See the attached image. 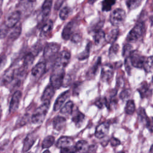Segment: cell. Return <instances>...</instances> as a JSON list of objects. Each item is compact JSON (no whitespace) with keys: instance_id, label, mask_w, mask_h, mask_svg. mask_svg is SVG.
<instances>
[{"instance_id":"6da1fadb","label":"cell","mask_w":153,"mask_h":153,"mask_svg":"<svg viewBox=\"0 0 153 153\" xmlns=\"http://www.w3.org/2000/svg\"><path fill=\"white\" fill-rule=\"evenodd\" d=\"M50 106V102H45L36 108L31 117L32 123L35 124H41L45 118Z\"/></svg>"},{"instance_id":"7a4b0ae2","label":"cell","mask_w":153,"mask_h":153,"mask_svg":"<svg viewBox=\"0 0 153 153\" xmlns=\"http://www.w3.org/2000/svg\"><path fill=\"white\" fill-rule=\"evenodd\" d=\"M145 31V24L143 22L137 23L128 32L126 40L128 42H134L139 41L143 36Z\"/></svg>"},{"instance_id":"3957f363","label":"cell","mask_w":153,"mask_h":153,"mask_svg":"<svg viewBox=\"0 0 153 153\" xmlns=\"http://www.w3.org/2000/svg\"><path fill=\"white\" fill-rule=\"evenodd\" d=\"M65 75V69L53 68V71L50 76V85L54 89L60 88L62 86Z\"/></svg>"},{"instance_id":"277c9868","label":"cell","mask_w":153,"mask_h":153,"mask_svg":"<svg viewBox=\"0 0 153 153\" xmlns=\"http://www.w3.org/2000/svg\"><path fill=\"white\" fill-rule=\"evenodd\" d=\"M71 59V53L68 50H63L56 57L53 66V68L65 69L68 65Z\"/></svg>"},{"instance_id":"5b68a950","label":"cell","mask_w":153,"mask_h":153,"mask_svg":"<svg viewBox=\"0 0 153 153\" xmlns=\"http://www.w3.org/2000/svg\"><path fill=\"white\" fill-rule=\"evenodd\" d=\"M126 18V14L125 11L122 8H116L111 14L109 21L113 26L118 27L124 23Z\"/></svg>"},{"instance_id":"8992f818","label":"cell","mask_w":153,"mask_h":153,"mask_svg":"<svg viewBox=\"0 0 153 153\" xmlns=\"http://www.w3.org/2000/svg\"><path fill=\"white\" fill-rule=\"evenodd\" d=\"M36 0H20L17 4V10L20 12L21 14H28L34 8Z\"/></svg>"},{"instance_id":"52a82bcc","label":"cell","mask_w":153,"mask_h":153,"mask_svg":"<svg viewBox=\"0 0 153 153\" xmlns=\"http://www.w3.org/2000/svg\"><path fill=\"white\" fill-rule=\"evenodd\" d=\"M128 57L132 66L136 68H142L146 57L142 56L139 51L137 50H132Z\"/></svg>"},{"instance_id":"ba28073f","label":"cell","mask_w":153,"mask_h":153,"mask_svg":"<svg viewBox=\"0 0 153 153\" xmlns=\"http://www.w3.org/2000/svg\"><path fill=\"white\" fill-rule=\"evenodd\" d=\"M59 44L54 42H50L46 44L43 51V57L45 60H49L54 57L60 50Z\"/></svg>"},{"instance_id":"9c48e42d","label":"cell","mask_w":153,"mask_h":153,"mask_svg":"<svg viewBox=\"0 0 153 153\" xmlns=\"http://www.w3.org/2000/svg\"><path fill=\"white\" fill-rule=\"evenodd\" d=\"M114 75V67L111 64H105L103 66L101 71L100 79L102 81L109 82Z\"/></svg>"},{"instance_id":"30bf717a","label":"cell","mask_w":153,"mask_h":153,"mask_svg":"<svg viewBox=\"0 0 153 153\" xmlns=\"http://www.w3.org/2000/svg\"><path fill=\"white\" fill-rule=\"evenodd\" d=\"M21 16L22 14L18 10H16L7 16L4 23L9 29L11 28L19 22Z\"/></svg>"},{"instance_id":"8fae6325","label":"cell","mask_w":153,"mask_h":153,"mask_svg":"<svg viewBox=\"0 0 153 153\" xmlns=\"http://www.w3.org/2000/svg\"><path fill=\"white\" fill-rule=\"evenodd\" d=\"M110 124L108 122H104L97 126L94 135L97 139H102L108 134Z\"/></svg>"},{"instance_id":"7c38bea8","label":"cell","mask_w":153,"mask_h":153,"mask_svg":"<svg viewBox=\"0 0 153 153\" xmlns=\"http://www.w3.org/2000/svg\"><path fill=\"white\" fill-rule=\"evenodd\" d=\"M21 98H22V92L19 90L16 91L13 94L11 101H10V106H9L10 112H14L17 110Z\"/></svg>"},{"instance_id":"4fadbf2b","label":"cell","mask_w":153,"mask_h":153,"mask_svg":"<svg viewBox=\"0 0 153 153\" xmlns=\"http://www.w3.org/2000/svg\"><path fill=\"white\" fill-rule=\"evenodd\" d=\"M37 135L35 133H31L27 135L26 138L23 141V152H27L33 146L37 139Z\"/></svg>"},{"instance_id":"5bb4252c","label":"cell","mask_w":153,"mask_h":153,"mask_svg":"<svg viewBox=\"0 0 153 153\" xmlns=\"http://www.w3.org/2000/svg\"><path fill=\"white\" fill-rule=\"evenodd\" d=\"M71 92L69 90L66 91L62 93L56 100L54 106H53V110L54 111H57V110L60 109L63 105L65 103L67 99H68L70 97Z\"/></svg>"},{"instance_id":"9a60e30c","label":"cell","mask_w":153,"mask_h":153,"mask_svg":"<svg viewBox=\"0 0 153 153\" xmlns=\"http://www.w3.org/2000/svg\"><path fill=\"white\" fill-rule=\"evenodd\" d=\"M46 71V64L41 62L38 63L32 69L31 74L35 78H39Z\"/></svg>"},{"instance_id":"2e32d148","label":"cell","mask_w":153,"mask_h":153,"mask_svg":"<svg viewBox=\"0 0 153 153\" xmlns=\"http://www.w3.org/2000/svg\"><path fill=\"white\" fill-rule=\"evenodd\" d=\"M73 143L74 140L72 137L68 136H62L57 140L56 145L58 148L61 149L72 147Z\"/></svg>"},{"instance_id":"e0dca14e","label":"cell","mask_w":153,"mask_h":153,"mask_svg":"<svg viewBox=\"0 0 153 153\" xmlns=\"http://www.w3.org/2000/svg\"><path fill=\"white\" fill-rule=\"evenodd\" d=\"M74 23L72 21L69 22L63 28L62 32V37L65 40H69L72 35L74 33Z\"/></svg>"},{"instance_id":"ac0fdd59","label":"cell","mask_w":153,"mask_h":153,"mask_svg":"<svg viewBox=\"0 0 153 153\" xmlns=\"http://www.w3.org/2000/svg\"><path fill=\"white\" fill-rule=\"evenodd\" d=\"M10 30H8V39L11 41H14L19 38L22 32V25L19 22L15 26L12 27Z\"/></svg>"},{"instance_id":"d6986e66","label":"cell","mask_w":153,"mask_h":153,"mask_svg":"<svg viewBox=\"0 0 153 153\" xmlns=\"http://www.w3.org/2000/svg\"><path fill=\"white\" fill-rule=\"evenodd\" d=\"M72 121L75 123L76 127H80L85 120L84 114L81 112L78 109H76L75 112L74 113L72 112Z\"/></svg>"},{"instance_id":"ffe728a7","label":"cell","mask_w":153,"mask_h":153,"mask_svg":"<svg viewBox=\"0 0 153 153\" xmlns=\"http://www.w3.org/2000/svg\"><path fill=\"white\" fill-rule=\"evenodd\" d=\"M137 91L140 93L142 98L148 97L152 93V88L146 82H143L137 88Z\"/></svg>"},{"instance_id":"44dd1931","label":"cell","mask_w":153,"mask_h":153,"mask_svg":"<svg viewBox=\"0 0 153 153\" xmlns=\"http://www.w3.org/2000/svg\"><path fill=\"white\" fill-rule=\"evenodd\" d=\"M66 123V118L61 116H57L54 117L52 121L54 129L57 131H61L65 127Z\"/></svg>"},{"instance_id":"7402d4cb","label":"cell","mask_w":153,"mask_h":153,"mask_svg":"<svg viewBox=\"0 0 153 153\" xmlns=\"http://www.w3.org/2000/svg\"><path fill=\"white\" fill-rule=\"evenodd\" d=\"M54 93H55V89L54 88V87H53L51 85H48L45 88V89L44 90L42 94V96L41 98V101L43 102H50V100L54 96Z\"/></svg>"},{"instance_id":"603a6c76","label":"cell","mask_w":153,"mask_h":153,"mask_svg":"<svg viewBox=\"0 0 153 153\" xmlns=\"http://www.w3.org/2000/svg\"><path fill=\"white\" fill-rule=\"evenodd\" d=\"M53 4V0H44L41 8V12L44 19H47L51 13Z\"/></svg>"},{"instance_id":"cb8c5ba5","label":"cell","mask_w":153,"mask_h":153,"mask_svg":"<svg viewBox=\"0 0 153 153\" xmlns=\"http://www.w3.org/2000/svg\"><path fill=\"white\" fill-rule=\"evenodd\" d=\"M101 65V57H99L94 65H93L88 69L87 73V76L88 78H93L99 71V68Z\"/></svg>"},{"instance_id":"d4e9b609","label":"cell","mask_w":153,"mask_h":153,"mask_svg":"<svg viewBox=\"0 0 153 153\" xmlns=\"http://www.w3.org/2000/svg\"><path fill=\"white\" fill-rule=\"evenodd\" d=\"M53 22L51 20H47L44 23L41 29L40 35L41 36H46L48 35L53 29Z\"/></svg>"},{"instance_id":"484cf974","label":"cell","mask_w":153,"mask_h":153,"mask_svg":"<svg viewBox=\"0 0 153 153\" xmlns=\"http://www.w3.org/2000/svg\"><path fill=\"white\" fill-rule=\"evenodd\" d=\"M14 69L6 71L2 78V84L5 85L11 83L14 80Z\"/></svg>"},{"instance_id":"4316f807","label":"cell","mask_w":153,"mask_h":153,"mask_svg":"<svg viewBox=\"0 0 153 153\" xmlns=\"http://www.w3.org/2000/svg\"><path fill=\"white\" fill-rule=\"evenodd\" d=\"M60 113L66 116H69L72 115L74 109V103L72 101L69 100L66 102L64 106L60 108Z\"/></svg>"},{"instance_id":"83f0119b","label":"cell","mask_w":153,"mask_h":153,"mask_svg":"<svg viewBox=\"0 0 153 153\" xmlns=\"http://www.w3.org/2000/svg\"><path fill=\"white\" fill-rule=\"evenodd\" d=\"M119 35H120V31L118 29H112L109 32L107 36L105 37V40L106 39L107 42L109 43L114 44L115 42V41L117 39Z\"/></svg>"},{"instance_id":"f1b7e54d","label":"cell","mask_w":153,"mask_h":153,"mask_svg":"<svg viewBox=\"0 0 153 153\" xmlns=\"http://www.w3.org/2000/svg\"><path fill=\"white\" fill-rule=\"evenodd\" d=\"M106 35L104 31L102 30H97L95 32L94 35V41L96 45H100L103 41H105Z\"/></svg>"},{"instance_id":"f546056e","label":"cell","mask_w":153,"mask_h":153,"mask_svg":"<svg viewBox=\"0 0 153 153\" xmlns=\"http://www.w3.org/2000/svg\"><path fill=\"white\" fill-rule=\"evenodd\" d=\"M34 59L35 56L31 52L27 53L23 57V66L27 69L33 63Z\"/></svg>"},{"instance_id":"4dcf8cb0","label":"cell","mask_w":153,"mask_h":153,"mask_svg":"<svg viewBox=\"0 0 153 153\" xmlns=\"http://www.w3.org/2000/svg\"><path fill=\"white\" fill-rule=\"evenodd\" d=\"M88 145L87 141L84 140H79L78 142H76V143L75 144V145L74 146L76 152H82L86 150H88Z\"/></svg>"},{"instance_id":"1f68e13d","label":"cell","mask_w":153,"mask_h":153,"mask_svg":"<svg viewBox=\"0 0 153 153\" xmlns=\"http://www.w3.org/2000/svg\"><path fill=\"white\" fill-rule=\"evenodd\" d=\"M115 2L116 0H103L102 2V11H109Z\"/></svg>"},{"instance_id":"d6a6232c","label":"cell","mask_w":153,"mask_h":153,"mask_svg":"<svg viewBox=\"0 0 153 153\" xmlns=\"http://www.w3.org/2000/svg\"><path fill=\"white\" fill-rule=\"evenodd\" d=\"M55 138L53 136L49 135L46 136L42 141V148H48L51 147L54 143Z\"/></svg>"},{"instance_id":"836d02e7","label":"cell","mask_w":153,"mask_h":153,"mask_svg":"<svg viewBox=\"0 0 153 153\" xmlns=\"http://www.w3.org/2000/svg\"><path fill=\"white\" fill-rule=\"evenodd\" d=\"M91 47V44L90 42H88L87 44L85 50L83 51H82L80 54H78V56H77V58L79 60H84L87 59L90 54Z\"/></svg>"},{"instance_id":"e575fe53","label":"cell","mask_w":153,"mask_h":153,"mask_svg":"<svg viewBox=\"0 0 153 153\" xmlns=\"http://www.w3.org/2000/svg\"><path fill=\"white\" fill-rule=\"evenodd\" d=\"M142 1V0H127L126 5L129 10H133L140 5Z\"/></svg>"},{"instance_id":"d590c367","label":"cell","mask_w":153,"mask_h":153,"mask_svg":"<svg viewBox=\"0 0 153 153\" xmlns=\"http://www.w3.org/2000/svg\"><path fill=\"white\" fill-rule=\"evenodd\" d=\"M142 68H143V69L146 72L149 73L152 72V56L146 58Z\"/></svg>"},{"instance_id":"8d00e7d4","label":"cell","mask_w":153,"mask_h":153,"mask_svg":"<svg viewBox=\"0 0 153 153\" xmlns=\"http://www.w3.org/2000/svg\"><path fill=\"white\" fill-rule=\"evenodd\" d=\"M135 111V104L133 100H128L125 108V112L128 115H131Z\"/></svg>"},{"instance_id":"74e56055","label":"cell","mask_w":153,"mask_h":153,"mask_svg":"<svg viewBox=\"0 0 153 153\" xmlns=\"http://www.w3.org/2000/svg\"><path fill=\"white\" fill-rule=\"evenodd\" d=\"M71 8H69L68 7L66 6L63 7L59 13V17L61 20H65L69 16L70 13H71Z\"/></svg>"},{"instance_id":"f35d334b","label":"cell","mask_w":153,"mask_h":153,"mask_svg":"<svg viewBox=\"0 0 153 153\" xmlns=\"http://www.w3.org/2000/svg\"><path fill=\"white\" fill-rule=\"evenodd\" d=\"M119 45L117 44H112L109 50V57L112 58L114 57L118 52L119 50Z\"/></svg>"},{"instance_id":"ab89813d","label":"cell","mask_w":153,"mask_h":153,"mask_svg":"<svg viewBox=\"0 0 153 153\" xmlns=\"http://www.w3.org/2000/svg\"><path fill=\"white\" fill-rule=\"evenodd\" d=\"M132 51V46L129 44H126L123 48V56L127 57L129 56L130 53Z\"/></svg>"},{"instance_id":"60d3db41","label":"cell","mask_w":153,"mask_h":153,"mask_svg":"<svg viewBox=\"0 0 153 153\" xmlns=\"http://www.w3.org/2000/svg\"><path fill=\"white\" fill-rule=\"evenodd\" d=\"M9 28L5 25V23L0 24V38H5L8 34Z\"/></svg>"},{"instance_id":"b9f144b4","label":"cell","mask_w":153,"mask_h":153,"mask_svg":"<svg viewBox=\"0 0 153 153\" xmlns=\"http://www.w3.org/2000/svg\"><path fill=\"white\" fill-rule=\"evenodd\" d=\"M131 95V91L129 89H124L123 90L120 94V98L122 100H127Z\"/></svg>"},{"instance_id":"7bdbcfd3","label":"cell","mask_w":153,"mask_h":153,"mask_svg":"<svg viewBox=\"0 0 153 153\" xmlns=\"http://www.w3.org/2000/svg\"><path fill=\"white\" fill-rule=\"evenodd\" d=\"M138 117H139L140 120L144 121L146 123L147 120H148V117H147L146 113H145V111L144 109L140 108H139V109L138 110Z\"/></svg>"},{"instance_id":"ee69618b","label":"cell","mask_w":153,"mask_h":153,"mask_svg":"<svg viewBox=\"0 0 153 153\" xmlns=\"http://www.w3.org/2000/svg\"><path fill=\"white\" fill-rule=\"evenodd\" d=\"M41 49H42L41 44L40 43H36L32 47V51H31V53L35 56L41 51Z\"/></svg>"},{"instance_id":"f6af8a7d","label":"cell","mask_w":153,"mask_h":153,"mask_svg":"<svg viewBox=\"0 0 153 153\" xmlns=\"http://www.w3.org/2000/svg\"><path fill=\"white\" fill-rule=\"evenodd\" d=\"M94 104L99 108H102L104 106V105H105V97L104 98H101V97L98 98L96 100Z\"/></svg>"},{"instance_id":"bcb514c9","label":"cell","mask_w":153,"mask_h":153,"mask_svg":"<svg viewBox=\"0 0 153 153\" xmlns=\"http://www.w3.org/2000/svg\"><path fill=\"white\" fill-rule=\"evenodd\" d=\"M71 39V41H72L73 42L75 43H78L79 42L81 39V36L79 33H73L70 38Z\"/></svg>"},{"instance_id":"7dc6e473","label":"cell","mask_w":153,"mask_h":153,"mask_svg":"<svg viewBox=\"0 0 153 153\" xmlns=\"http://www.w3.org/2000/svg\"><path fill=\"white\" fill-rule=\"evenodd\" d=\"M124 65H125V68H126V71L127 72L128 75L130 74V72H131V66H132L131 65V63H130V59H129L128 57H126Z\"/></svg>"},{"instance_id":"c3c4849f","label":"cell","mask_w":153,"mask_h":153,"mask_svg":"<svg viewBox=\"0 0 153 153\" xmlns=\"http://www.w3.org/2000/svg\"><path fill=\"white\" fill-rule=\"evenodd\" d=\"M60 153H76V151L74 147L70 148H64L60 149Z\"/></svg>"},{"instance_id":"681fc988","label":"cell","mask_w":153,"mask_h":153,"mask_svg":"<svg viewBox=\"0 0 153 153\" xmlns=\"http://www.w3.org/2000/svg\"><path fill=\"white\" fill-rule=\"evenodd\" d=\"M110 143L112 146H117L118 145H120L121 142L118 139H117L114 137H112L110 139Z\"/></svg>"},{"instance_id":"f907efd6","label":"cell","mask_w":153,"mask_h":153,"mask_svg":"<svg viewBox=\"0 0 153 153\" xmlns=\"http://www.w3.org/2000/svg\"><path fill=\"white\" fill-rule=\"evenodd\" d=\"M6 62V56L4 54L0 56V69L4 67Z\"/></svg>"},{"instance_id":"816d5d0a","label":"cell","mask_w":153,"mask_h":153,"mask_svg":"<svg viewBox=\"0 0 153 153\" xmlns=\"http://www.w3.org/2000/svg\"><path fill=\"white\" fill-rule=\"evenodd\" d=\"M65 1V0H57L56 4H55V7H54V8L56 10H58L60 6L63 4V2Z\"/></svg>"},{"instance_id":"f5cc1de1","label":"cell","mask_w":153,"mask_h":153,"mask_svg":"<svg viewBox=\"0 0 153 153\" xmlns=\"http://www.w3.org/2000/svg\"><path fill=\"white\" fill-rule=\"evenodd\" d=\"M97 0H88V4H91V5H93L94 2H96Z\"/></svg>"},{"instance_id":"db71d44e","label":"cell","mask_w":153,"mask_h":153,"mask_svg":"<svg viewBox=\"0 0 153 153\" xmlns=\"http://www.w3.org/2000/svg\"><path fill=\"white\" fill-rule=\"evenodd\" d=\"M43 153H50V151H49L48 149H47V150L44 151L43 152Z\"/></svg>"},{"instance_id":"11a10c76","label":"cell","mask_w":153,"mask_h":153,"mask_svg":"<svg viewBox=\"0 0 153 153\" xmlns=\"http://www.w3.org/2000/svg\"><path fill=\"white\" fill-rule=\"evenodd\" d=\"M2 15V11L1 8V7H0V18L1 17Z\"/></svg>"},{"instance_id":"9f6ffc18","label":"cell","mask_w":153,"mask_h":153,"mask_svg":"<svg viewBox=\"0 0 153 153\" xmlns=\"http://www.w3.org/2000/svg\"><path fill=\"white\" fill-rule=\"evenodd\" d=\"M2 1H3V0H0V7L1 6V4H2Z\"/></svg>"},{"instance_id":"6f0895ef","label":"cell","mask_w":153,"mask_h":153,"mask_svg":"<svg viewBox=\"0 0 153 153\" xmlns=\"http://www.w3.org/2000/svg\"><path fill=\"white\" fill-rule=\"evenodd\" d=\"M152 146H151V149H150V152H151V153L152 152Z\"/></svg>"},{"instance_id":"680465c9","label":"cell","mask_w":153,"mask_h":153,"mask_svg":"<svg viewBox=\"0 0 153 153\" xmlns=\"http://www.w3.org/2000/svg\"><path fill=\"white\" fill-rule=\"evenodd\" d=\"M117 153H124V152H123V151H120V152H117Z\"/></svg>"},{"instance_id":"91938a15","label":"cell","mask_w":153,"mask_h":153,"mask_svg":"<svg viewBox=\"0 0 153 153\" xmlns=\"http://www.w3.org/2000/svg\"><path fill=\"white\" fill-rule=\"evenodd\" d=\"M1 105H0V114H1Z\"/></svg>"},{"instance_id":"94428289","label":"cell","mask_w":153,"mask_h":153,"mask_svg":"<svg viewBox=\"0 0 153 153\" xmlns=\"http://www.w3.org/2000/svg\"><path fill=\"white\" fill-rule=\"evenodd\" d=\"M82 153H90L89 152H82Z\"/></svg>"}]
</instances>
